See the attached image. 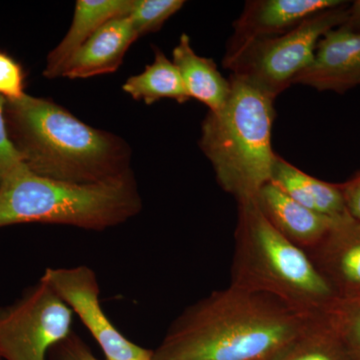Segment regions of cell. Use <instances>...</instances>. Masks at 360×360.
<instances>
[{
    "label": "cell",
    "mask_w": 360,
    "mask_h": 360,
    "mask_svg": "<svg viewBox=\"0 0 360 360\" xmlns=\"http://www.w3.org/2000/svg\"><path fill=\"white\" fill-rule=\"evenodd\" d=\"M315 315L231 283L184 310L151 360H274Z\"/></svg>",
    "instance_id": "6da1fadb"
},
{
    "label": "cell",
    "mask_w": 360,
    "mask_h": 360,
    "mask_svg": "<svg viewBox=\"0 0 360 360\" xmlns=\"http://www.w3.org/2000/svg\"><path fill=\"white\" fill-rule=\"evenodd\" d=\"M7 132L32 174L73 184H97L134 174L131 149L118 135L94 129L51 99H6Z\"/></svg>",
    "instance_id": "7a4b0ae2"
},
{
    "label": "cell",
    "mask_w": 360,
    "mask_h": 360,
    "mask_svg": "<svg viewBox=\"0 0 360 360\" xmlns=\"http://www.w3.org/2000/svg\"><path fill=\"white\" fill-rule=\"evenodd\" d=\"M220 110L208 111L200 148L212 163L220 187L238 203L257 198L271 180L276 153L271 136L276 99L234 77Z\"/></svg>",
    "instance_id": "3957f363"
},
{
    "label": "cell",
    "mask_w": 360,
    "mask_h": 360,
    "mask_svg": "<svg viewBox=\"0 0 360 360\" xmlns=\"http://www.w3.org/2000/svg\"><path fill=\"white\" fill-rule=\"evenodd\" d=\"M238 205L231 283L307 314L328 309L335 292L309 255L272 226L255 200Z\"/></svg>",
    "instance_id": "277c9868"
},
{
    "label": "cell",
    "mask_w": 360,
    "mask_h": 360,
    "mask_svg": "<svg viewBox=\"0 0 360 360\" xmlns=\"http://www.w3.org/2000/svg\"><path fill=\"white\" fill-rule=\"evenodd\" d=\"M141 208L134 174L103 184H73L25 170L0 187V229L45 224L104 231L132 219Z\"/></svg>",
    "instance_id": "5b68a950"
},
{
    "label": "cell",
    "mask_w": 360,
    "mask_h": 360,
    "mask_svg": "<svg viewBox=\"0 0 360 360\" xmlns=\"http://www.w3.org/2000/svg\"><path fill=\"white\" fill-rule=\"evenodd\" d=\"M347 2L315 14L276 37L229 42L222 65L231 77L276 99L311 63L321 37L347 20Z\"/></svg>",
    "instance_id": "8992f818"
},
{
    "label": "cell",
    "mask_w": 360,
    "mask_h": 360,
    "mask_svg": "<svg viewBox=\"0 0 360 360\" xmlns=\"http://www.w3.org/2000/svg\"><path fill=\"white\" fill-rule=\"evenodd\" d=\"M73 312L44 281L18 302L0 307V356L46 360L47 354L72 333Z\"/></svg>",
    "instance_id": "52a82bcc"
},
{
    "label": "cell",
    "mask_w": 360,
    "mask_h": 360,
    "mask_svg": "<svg viewBox=\"0 0 360 360\" xmlns=\"http://www.w3.org/2000/svg\"><path fill=\"white\" fill-rule=\"evenodd\" d=\"M40 281L78 315L101 347L106 360H151L153 350L127 340L108 319L99 300L98 281L89 266L45 269Z\"/></svg>",
    "instance_id": "ba28073f"
},
{
    "label": "cell",
    "mask_w": 360,
    "mask_h": 360,
    "mask_svg": "<svg viewBox=\"0 0 360 360\" xmlns=\"http://www.w3.org/2000/svg\"><path fill=\"white\" fill-rule=\"evenodd\" d=\"M292 84L338 94L360 85V33L341 25L326 32L317 44L311 63Z\"/></svg>",
    "instance_id": "9c48e42d"
},
{
    "label": "cell",
    "mask_w": 360,
    "mask_h": 360,
    "mask_svg": "<svg viewBox=\"0 0 360 360\" xmlns=\"http://www.w3.org/2000/svg\"><path fill=\"white\" fill-rule=\"evenodd\" d=\"M340 0H250L229 42L276 37L290 32L315 14L342 6Z\"/></svg>",
    "instance_id": "30bf717a"
},
{
    "label": "cell",
    "mask_w": 360,
    "mask_h": 360,
    "mask_svg": "<svg viewBox=\"0 0 360 360\" xmlns=\"http://www.w3.org/2000/svg\"><path fill=\"white\" fill-rule=\"evenodd\" d=\"M255 201L272 226L305 252L319 245L343 217L333 219L315 212L271 181L260 189Z\"/></svg>",
    "instance_id": "8fae6325"
},
{
    "label": "cell",
    "mask_w": 360,
    "mask_h": 360,
    "mask_svg": "<svg viewBox=\"0 0 360 360\" xmlns=\"http://www.w3.org/2000/svg\"><path fill=\"white\" fill-rule=\"evenodd\" d=\"M137 39L127 16L110 20L78 49L61 77L77 79L115 72Z\"/></svg>",
    "instance_id": "7c38bea8"
},
{
    "label": "cell",
    "mask_w": 360,
    "mask_h": 360,
    "mask_svg": "<svg viewBox=\"0 0 360 360\" xmlns=\"http://www.w3.org/2000/svg\"><path fill=\"white\" fill-rule=\"evenodd\" d=\"M134 2V0H78L70 30L47 56L44 77H61L78 49L104 25L129 15Z\"/></svg>",
    "instance_id": "4fadbf2b"
},
{
    "label": "cell",
    "mask_w": 360,
    "mask_h": 360,
    "mask_svg": "<svg viewBox=\"0 0 360 360\" xmlns=\"http://www.w3.org/2000/svg\"><path fill=\"white\" fill-rule=\"evenodd\" d=\"M172 61L189 98L205 104L210 111L219 110L224 105L231 94V79L221 75L212 58L196 54L186 33L172 51Z\"/></svg>",
    "instance_id": "5bb4252c"
},
{
    "label": "cell",
    "mask_w": 360,
    "mask_h": 360,
    "mask_svg": "<svg viewBox=\"0 0 360 360\" xmlns=\"http://www.w3.org/2000/svg\"><path fill=\"white\" fill-rule=\"evenodd\" d=\"M270 181L296 202L315 212L333 219L348 213L341 186L315 179L278 155L274 160Z\"/></svg>",
    "instance_id": "9a60e30c"
},
{
    "label": "cell",
    "mask_w": 360,
    "mask_h": 360,
    "mask_svg": "<svg viewBox=\"0 0 360 360\" xmlns=\"http://www.w3.org/2000/svg\"><path fill=\"white\" fill-rule=\"evenodd\" d=\"M307 255L315 266H333L341 281L360 288V221L345 215L326 238Z\"/></svg>",
    "instance_id": "2e32d148"
},
{
    "label": "cell",
    "mask_w": 360,
    "mask_h": 360,
    "mask_svg": "<svg viewBox=\"0 0 360 360\" xmlns=\"http://www.w3.org/2000/svg\"><path fill=\"white\" fill-rule=\"evenodd\" d=\"M122 90L134 101H143L148 105L165 98L179 103H186L191 99L174 61L169 60L160 49H156L155 60L146 65V70L127 78Z\"/></svg>",
    "instance_id": "e0dca14e"
},
{
    "label": "cell",
    "mask_w": 360,
    "mask_h": 360,
    "mask_svg": "<svg viewBox=\"0 0 360 360\" xmlns=\"http://www.w3.org/2000/svg\"><path fill=\"white\" fill-rule=\"evenodd\" d=\"M330 333L326 315L316 314L302 335L274 360H338L329 345Z\"/></svg>",
    "instance_id": "ac0fdd59"
},
{
    "label": "cell",
    "mask_w": 360,
    "mask_h": 360,
    "mask_svg": "<svg viewBox=\"0 0 360 360\" xmlns=\"http://www.w3.org/2000/svg\"><path fill=\"white\" fill-rule=\"evenodd\" d=\"M184 4V0H134L127 18L141 37L158 32Z\"/></svg>",
    "instance_id": "d6986e66"
},
{
    "label": "cell",
    "mask_w": 360,
    "mask_h": 360,
    "mask_svg": "<svg viewBox=\"0 0 360 360\" xmlns=\"http://www.w3.org/2000/svg\"><path fill=\"white\" fill-rule=\"evenodd\" d=\"M6 99L0 96V187L11 177L28 170L21 160L7 132L4 106Z\"/></svg>",
    "instance_id": "ffe728a7"
},
{
    "label": "cell",
    "mask_w": 360,
    "mask_h": 360,
    "mask_svg": "<svg viewBox=\"0 0 360 360\" xmlns=\"http://www.w3.org/2000/svg\"><path fill=\"white\" fill-rule=\"evenodd\" d=\"M25 73L13 56L0 51V96L18 99L25 96Z\"/></svg>",
    "instance_id": "44dd1931"
},
{
    "label": "cell",
    "mask_w": 360,
    "mask_h": 360,
    "mask_svg": "<svg viewBox=\"0 0 360 360\" xmlns=\"http://www.w3.org/2000/svg\"><path fill=\"white\" fill-rule=\"evenodd\" d=\"M354 302H356L352 303L347 307H343L338 314H333V317H338V321L328 317L326 314V311L323 312L328 321L335 328L340 329L343 338H347L355 354L360 359V298Z\"/></svg>",
    "instance_id": "7402d4cb"
},
{
    "label": "cell",
    "mask_w": 360,
    "mask_h": 360,
    "mask_svg": "<svg viewBox=\"0 0 360 360\" xmlns=\"http://www.w3.org/2000/svg\"><path fill=\"white\" fill-rule=\"evenodd\" d=\"M51 354L52 360H101L94 356L82 338L73 333L52 348Z\"/></svg>",
    "instance_id": "603a6c76"
},
{
    "label": "cell",
    "mask_w": 360,
    "mask_h": 360,
    "mask_svg": "<svg viewBox=\"0 0 360 360\" xmlns=\"http://www.w3.org/2000/svg\"><path fill=\"white\" fill-rule=\"evenodd\" d=\"M348 214L360 221V174L341 186Z\"/></svg>",
    "instance_id": "cb8c5ba5"
},
{
    "label": "cell",
    "mask_w": 360,
    "mask_h": 360,
    "mask_svg": "<svg viewBox=\"0 0 360 360\" xmlns=\"http://www.w3.org/2000/svg\"><path fill=\"white\" fill-rule=\"evenodd\" d=\"M341 26L350 32L360 33V0L348 6L347 20Z\"/></svg>",
    "instance_id": "d4e9b609"
},
{
    "label": "cell",
    "mask_w": 360,
    "mask_h": 360,
    "mask_svg": "<svg viewBox=\"0 0 360 360\" xmlns=\"http://www.w3.org/2000/svg\"><path fill=\"white\" fill-rule=\"evenodd\" d=\"M0 360H2L1 356H0Z\"/></svg>",
    "instance_id": "484cf974"
}]
</instances>
